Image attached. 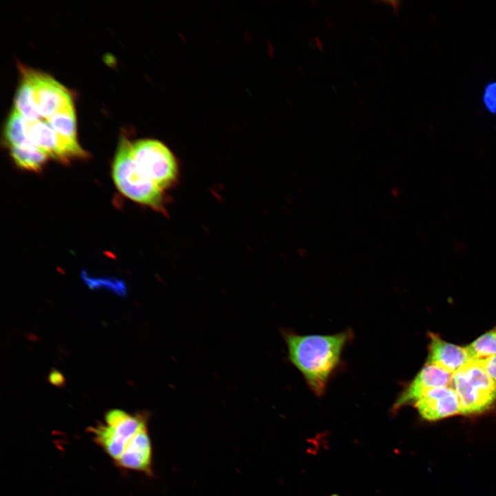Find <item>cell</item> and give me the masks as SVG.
<instances>
[{
	"label": "cell",
	"mask_w": 496,
	"mask_h": 496,
	"mask_svg": "<svg viewBox=\"0 0 496 496\" xmlns=\"http://www.w3.org/2000/svg\"><path fill=\"white\" fill-rule=\"evenodd\" d=\"M466 349L473 360L496 355V326L477 338Z\"/></svg>",
	"instance_id": "cell-15"
},
{
	"label": "cell",
	"mask_w": 496,
	"mask_h": 496,
	"mask_svg": "<svg viewBox=\"0 0 496 496\" xmlns=\"http://www.w3.org/2000/svg\"><path fill=\"white\" fill-rule=\"evenodd\" d=\"M59 135L67 139L76 140V121L73 105L65 107L46 118Z\"/></svg>",
	"instance_id": "cell-13"
},
{
	"label": "cell",
	"mask_w": 496,
	"mask_h": 496,
	"mask_svg": "<svg viewBox=\"0 0 496 496\" xmlns=\"http://www.w3.org/2000/svg\"><path fill=\"white\" fill-rule=\"evenodd\" d=\"M381 3L389 6L395 15H398L399 10L401 6V1H382Z\"/></svg>",
	"instance_id": "cell-20"
},
{
	"label": "cell",
	"mask_w": 496,
	"mask_h": 496,
	"mask_svg": "<svg viewBox=\"0 0 496 496\" xmlns=\"http://www.w3.org/2000/svg\"><path fill=\"white\" fill-rule=\"evenodd\" d=\"M428 337L429 343L425 364L436 366L453 374L473 360L466 347L448 342L432 332L428 333Z\"/></svg>",
	"instance_id": "cell-10"
},
{
	"label": "cell",
	"mask_w": 496,
	"mask_h": 496,
	"mask_svg": "<svg viewBox=\"0 0 496 496\" xmlns=\"http://www.w3.org/2000/svg\"><path fill=\"white\" fill-rule=\"evenodd\" d=\"M132 152L138 167L161 189L176 183L178 164L165 144L154 139H140L132 143Z\"/></svg>",
	"instance_id": "cell-5"
},
{
	"label": "cell",
	"mask_w": 496,
	"mask_h": 496,
	"mask_svg": "<svg viewBox=\"0 0 496 496\" xmlns=\"http://www.w3.org/2000/svg\"><path fill=\"white\" fill-rule=\"evenodd\" d=\"M48 380L51 384L57 386H63L65 382L63 375L56 369L50 373Z\"/></svg>",
	"instance_id": "cell-19"
},
{
	"label": "cell",
	"mask_w": 496,
	"mask_h": 496,
	"mask_svg": "<svg viewBox=\"0 0 496 496\" xmlns=\"http://www.w3.org/2000/svg\"><path fill=\"white\" fill-rule=\"evenodd\" d=\"M282 336L289 360L300 371L311 390L322 395L340 362L344 346L352 337L351 331L331 335H299L283 331Z\"/></svg>",
	"instance_id": "cell-2"
},
{
	"label": "cell",
	"mask_w": 496,
	"mask_h": 496,
	"mask_svg": "<svg viewBox=\"0 0 496 496\" xmlns=\"http://www.w3.org/2000/svg\"><path fill=\"white\" fill-rule=\"evenodd\" d=\"M313 41L315 47H317L320 50H323V45L318 37L313 38Z\"/></svg>",
	"instance_id": "cell-21"
},
{
	"label": "cell",
	"mask_w": 496,
	"mask_h": 496,
	"mask_svg": "<svg viewBox=\"0 0 496 496\" xmlns=\"http://www.w3.org/2000/svg\"><path fill=\"white\" fill-rule=\"evenodd\" d=\"M112 177L118 189L126 197L161 212L165 211L163 191L138 167L132 143L120 138L112 165Z\"/></svg>",
	"instance_id": "cell-3"
},
{
	"label": "cell",
	"mask_w": 496,
	"mask_h": 496,
	"mask_svg": "<svg viewBox=\"0 0 496 496\" xmlns=\"http://www.w3.org/2000/svg\"><path fill=\"white\" fill-rule=\"evenodd\" d=\"M482 102L485 109L491 114H496V81L488 83L483 91Z\"/></svg>",
	"instance_id": "cell-17"
},
{
	"label": "cell",
	"mask_w": 496,
	"mask_h": 496,
	"mask_svg": "<svg viewBox=\"0 0 496 496\" xmlns=\"http://www.w3.org/2000/svg\"><path fill=\"white\" fill-rule=\"evenodd\" d=\"M14 108L28 122L41 119V116L34 101L32 85L23 74L15 94Z\"/></svg>",
	"instance_id": "cell-12"
},
{
	"label": "cell",
	"mask_w": 496,
	"mask_h": 496,
	"mask_svg": "<svg viewBox=\"0 0 496 496\" xmlns=\"http://www.w3.org/2000/svg\"><path fill=\"white\" fill-rule=\"evenodd\" d=\"M452 374L431 364H425L413 380L405 387L394 404V409L413 405L428 391L450 386Z\"/></svg>",
	"instance_id": "cell-9"
},
{
	"label": "cell",
	"mask_w": 496,
	"mask_h": 496,
	"mask_svg": "<svg viewBox=\"0 0 496 496\" xmlns=\"http://www.w3.org/2000/svg\"><path fill=\"white\" fill-rule=\"evenodd\" d=\"M10 154L16 165L24 169L40 171L49 158L40 150L10 147Z\"/></svg>",
	"instance_id": "cell-14"
},
{
	"label": "cell",
	"mask_w": 496,
	"mask_h": 496,
	"mask_svg": "<svg viewBox=\"0 0 496 496\" xmlns=\"http://www.w3.org/2000/svg\"><path fill=\"white\" fill-rule=\"evenodd\" d=\"M4 136L10 147L40 150L28 135L27 121L14 107L7 118Z\"/></svg>",
	"instance_id": "cell-11"
},
{
	"label": "cell",
	"mask_w": 496,
	"mask_h": 496,
	"mask_svg": "<svg viewBox=\"0 0 496 496\" xmlns=\"http://www.w3.org/2000/svg\"><path fill=\"white\" fill-rule=\"evenodd\" d=\"M475 360L496 382V355Z\"/></svg>",
	"instance_id": "cell-18"
},
{
	"label": "cell",
	"mask_w": 496,
	"mask_h": 496,
	"mask_svg": "<svg viewBox=\"0 0 496 496\" xmlns=\"http://www.w3.org/2000/svg\"><path fill=\"white\" fill-rule=\"evenodd\" d=\"M20 70L32 85L34 101L42 117L46 119L73 105L70 92L52 76L22 65Z\"/></svg>",
	"instance_id": "cell-6"
},
{
	"label": "cell",
	"mask_w": 496,
	"mask_h": 496,
	"mask_svg": "<svg viewBox=\"0 0 496 496\" xmlns=\"http://www.w3.org/2000/svg\"><path fill=\"white\" fill-rule=\"evenodd\" d=\"M450 386L458 396L461 414L483 413L496 403V382L475 360L452 374Z\"/></svg>",
	"instance_id": "cell-4"
},
{
	"label": "cell",
	"mask_w": 496,
	"mask_h": 496,
	"mask_svg": "<svg viewBox=\"0 0 496 496\" xmlns=\"http://www.w3.org/2000/svg\"><path fill=\"white\" fill-rule=\"evenodd\" d=\"M81 278L90 289L105 288L120 296L127 295V287L125 282L114 278H95L90 276L85 271L81 273Z\"/></svg>",
	"instance_id": "cell-16"
},
{
	"label": "cell",
	"mask_w": 496,
	"mask_h": 496,
	"mask_svg": "<svg viewBox=\"0 0 496 496\" xmlns=\"http://www.w3.org/2000/svg\"><path fill=\"white\" fill-rule=\"evenodd\" d=\"M413 406L421 417L428 421L461 414L458 396L451 386L428 391Z\"/></svg>",
	"instance_id": "cell-8"
},
{
	"label": "cell",
	"mask_w": 496,
	"mask_h": 496,
	"mask_svg": "<svg viewBox=\"0 0 496 496\" xmlns=\"http://www.w3.org/2000/svg\"><path fill=\"white\" fill-rule=\"evenodd\" d=\"M27 128L30 139L49 158L67 163L72 158H84L88 156L78 141L59 135L46 120L27 121Z\"/></svg>",
	"instance_id": "cell-7"
},
{
	"label": "cell",
	"mask_w": 496,
	"mask_h": 496,
	"mask_svg": "<svg viewBox=\"0 0 496 496\" xmlns=\"http://www.w3.org/2000/svg\"><path fill=\"white\" fill-rule=\"evenodd\" d=\"M87 431L116 467L152 475L153 449L147 413L111 409L103 422L90 426Z\"/></svg>",
	"instance_id": "cell-1"
}]
</instances>
